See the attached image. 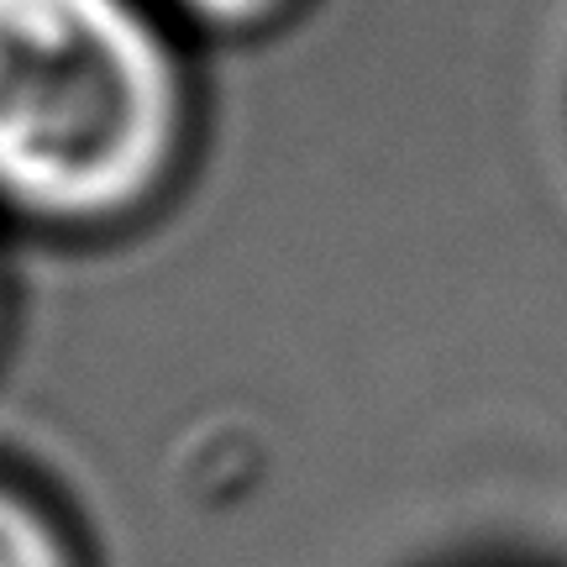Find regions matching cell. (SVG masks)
Listing matches in <instances>:
<instances>
[{
    "label": "cell",
    "mask_w": 567,
    "mask_h": 567,
    "mask_svg": "<svg viewBox=\"0 0 567 567\" xmlns=\"http://www.w3.org/2000/svg\"><path fill=\"white\" fill-rule=\"evenodd\" d=\"M179 132L168 42L132 0H0V195L48 216L122 210Z\"/></svg>",
    "instance_id": "obj_1"
},
{
    "label": "cell",
    "mask_w": 567,
    "mask_h": 567,
    "mask_svg": "<svg viewBox=\"0 0 567 567\" xmlns=\"http://www.w3.org/2000/svg\"><path fill=\"white\" fill-rule=\"evenodd\" d=\"M189 11H200V17H210V21H258L268 11V6H279V0H184Z\"/></svg>",
    "instance_id": "obj_3"
},
{
    "label": "cell",
    "mask_w": 567,
    "mask_h": 567,
    "mask_svg": "<svg viewBox=\"0 0 567 567\" xmlns=\"http://www.w3.org/2000/svg\"><path fill=\"white\" fill-rule=\"evenodd\" d=\"M0 567H74L63 530L17 488H0Z\"/></svg>",
    "instance_id": "obj_2"
}]
</instances>
